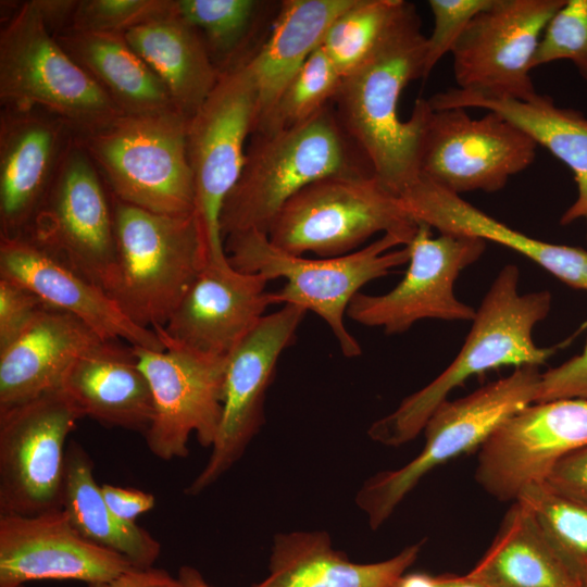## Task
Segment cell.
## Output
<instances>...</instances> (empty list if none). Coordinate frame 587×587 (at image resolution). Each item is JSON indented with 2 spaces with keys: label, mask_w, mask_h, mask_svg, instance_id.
Returning <instances> with one entry per match:
<instances>
[{
  "label": "cell",
  "mask_w": 587,
  "mask_h": 587,
  "mask_svg": "<svg viewBox=\"0 0 587 587\" xmlns=\"http://www.w3.org/2000/svg\"><path fill=\"white\" fill-rule=\"evenodd\" d=\"M307 311L292 304L264 315L226 357L222 414L212 452L185 494L197 496L243 454L263 423L266 390Z\"/></svg>",
  "instance_id": "obj_16"
},
{
  "label": "cell",
  "mask_w": 587,
  "mask_h": 587,
  "mask_svg": "<svg viewBox=\"0 0 587 587\" xmlns=\"http://www.w3.org/2000/svg\"><path fill=\"white\" fill-rule=\"evenodd\" d=\"M558 399L587 400V341L579 354L541 373L535 402Z\"/></svg>",
  "instance_id": "obj_41"
},
{
  "label": "cell",
  "mask_w": 587,
  "mask_h": 587,
  "mask_svg": "<svg viewBox=\"0 0 587 587\" xmlns=\"http://www.w3.org/2000/svg\"><path fill=\"white\" fill-rule=\"evenodd\" d=\"M427 100L434 110L475 108L498 113L546 148L570 168L577 186V197L560 223L582 218L587 226V117L582 112L559 107L550 96L538 92L520 100L451 88Z\"/></svg>",
  "instance_id": "obj_24"
},
{
  "label": "cell",
  "mask_w": 587,
  "mask_h": 587,
  "mask_svg": "<svg viewBox=\"0 0 587 587\" xmlns=\"http://www.w3.org/2000/svg\"><path fill=\"white\" fill-rule=\"evenodd\" d=\"M422 542L375 563L351 562L324 530L277 534L268 575L252 587H398L416 561Z\"/></svg>",
  "instance_id": "obj_27"
},
{
  "label": "cell",
  "mask_w": 587,
  "mask_h": 587,
  "mask_svg": "<svg viewBox=\"0 0 587 587\" xmlns=\"http://www.w3.org/2000/svg\"><path fill=\"white\" fill-rule=\"evenodd\" d=\"M425 50L420 16L407 2L371 54L342 77L333 101L349 139L397 196L419 177L420 142L432 107L417 99L402 121L399 101L412 80L423 78Z\"/></svg>",
  "instance_id": "obj_1"
},
{
  "label": "cell",
  "mask_w": 587,
  "mask_h": 587,
  "mask_svg": "<svg viewBox=\"0 0 587 587\" xmlns=\"http://www.w3.org/2000/svg\"><path fill=\"white\" fill-rule=\"evenodd\" d=\"M565 0H492L469 24L451 54L459 89L525 100L544 30Z\"/></svg>",
  "instance_id": "obj_17"
},
{
  "label": "cell",
  "mask_w": 587,
  "mask_h": 587,
  "mask_svg": "<svg viewBox=\"0 0 587 587\" xmlns=\"http://www.w3.org/2000/svg\"><path fill=\"white\" fill-rule=\"evenodd\" d=\"M55 39L124 114L176 108L163 82L124 34L65 30Z\"/></svg>",
  "instance_id": "obj_31"
},
{
  "label": "cell",
  "mask_w": 587,
  "mask_h": 587,
  "mask_svg": "<svg viewBox=\"0 0 587 587\" xmlns=\"http://www.w3.org/2000/svg\"><path fill=\"white\" fill-rule=\"evenodd\" d=\"M257 0H176V13L202 36L221 74L250 57L246 48L255 32L261 8Z\"/></svg>",
  "instance_id": "obj_33"
},
{
  "label": "cell",
  "mask_w": 587,
  "mask_h": 587,
  "mask_svg": "<svg viewBox=\"0 0 587 587\" xmlns=\"http://www.w3.org/2000/svg\"><path fill=\"white\" fill-rule=\"evenodd\" d=\"M82 417L60 388L0 409V514L62 509L65 442Z\"/></svg>",
  "instance_id": "obj_12"
},
{
  "label": "cell",
  "mask_w": 587,
  "mask_h": 587,
  "mask_svg": "<svg viewBox=\"0 0 587 587\" xmlns=\"http://www.w3.org/2000/svg\"><path fill=\"white\" fill-rule=\"evenodd\" d=\"M437 587H485L480 583L469 577L466 574L457 575L446 573L436 576Z\"/></svg>",
  "instance_id": "obj_47"
},
{
  "label": "cell",
  "mask_w": 587,
  "mask_h": 587,
  "mask_svg": "<svg viewBox=\"0 0 587 587\" xmlns=\"http://www.w3.org/2000/svg\"><path fill=\"white\" fill-rule=\"evenodd\" d=\"M74 134L45 110L1 109L0 237L27 234Z\"/></svg>",
  "instance_id": "obj_21"
},
{
  "label": "cell",
  "mask_w": 587,
  "mask_h": 587,
  "mask_svg": "<svg viewBox=\"0 0 587 587\" xmlns=\"http://www.w3.org/2000/svg\"><path fill=\"white\" fill-rule=\"evenodd\" d=\"M354 0H285L265 41L246 61L258 91L253 132L308 58L322 45L332 23Z\"/></svg>",
  "instance_id": "obj_28"
},
{
  "label": "cell",
  "mask_w": 587,
  "mask_h": 587,
  "mask_svg": "<svg viewBox=\"0 0 587 587\" xmlns=\"http://www.w3.org/2000/svg\"><path fill=\"white\" fill-rule=\"evenodd\" d=\"M124 35L134 51L163 82L175 107L188 117L192 116L222 75L200 33L175 11Z\"/></svg>",
  "instance_id": "obj_30"
},
{
  "label": "cell",
  "mask_w": 587,
  "mask_h": 587,
  "mask_svg": "<svg viewBox=\"0 0 587 587\" xmlns=\"http://www.w3.org/2000/svg\"><path fill=\"white\" fill-rule=\"evenodd\" d=\"M520 271L503 266L476 310L467 337L449 366L422 389L402 400L390 414L369 428V436L385 446L398 447L415 438L436 408L473 375L501 366H539L554 348L538 347L536 324L551 308L548 290L519 292Z\"/></svg>",
  "instance_id": "obj_2"
},
{
  "label": "cell",
  "mask_w": 587,
  "mask_h": 587,
  "mask_svg": "<svg viewBox=\"0 0 587 587\" xmlns=\"http://www.w3.org/2000/svg\"><path fill=\"white\" fill-rule=\"evenodd\" d=\"M567 60L587 80V0H565L547 24L533 67Z\"/></svg>",
  "instance_id": "obj_38"
},
{
  "label": "cell",
  "mask_w": 587,
  "mask_h": 587,
  "mask_svg": "<svg viewBox=\"0 0 587 587\" xmlns=\"http://www.w3.org/2000/svg\"><path fill=\"white\" fill-rule=\"evenodd\" d=\"M411 216L440 234L490 240L534 261L567 286L587 292V251L533 238L480 211L460 195L419 176L399 196Z\"/></svg>",
  "instance_id": "obj_23"
},
{
  "label": "cell",
  "mask_w": 587,
  "mask_h": 587,
  "mask_svg": "<svg viewBox=\"0 0 587 587\" xmlns=\"http://www.w3.org/2000/svg\"><path fill=\"white\" fill-rule=\"evenodd\" d=\"M175 587H211L193 566L183 565L176 577Z\"/></svg>",
  "instance_id": "obj_46"
},
{
  "label": "cell",
  "mask_w": 587,
  "mask_h": 587,
  "mask_svg": "<svg viewBox=\"0 0 587 587\" xmlns=\"http://www.w3.org/2000/svg\"><path fill=\"white\" fill-rule=\"evenodd\" d=\"M164 350L133 347L152 395L153 414L143 434L150 452L171 461L186 458L196 434L212 447L222 414L226 357L204 354L164 342Z\"/></svg>",
  "instance_id": "obj_15"
},
{
  "label": "cell",
  "mask_w": 587,
  "mask_h": 587,
  "mask_svg": "<svg viewBox=\"0 0 587 587\" xmlns=\"http://www.w3.org/2000/svg\"><path fill=\"white\" fill-rule=\"evenodd\" d=\"M42 22L52 36L68 30L78 0H33Z\"/></svg>",
  "instance_id": "obj_45"
},
{
  "label": "cell",
  "mask_w": 587,
  "mask_h": 587,
  "mask_svg": "<svg viewBox=\"0 0 587 587\" xmlns=\"http://www.w3.org/2000/svg\"><path fill=\"white\" fill-rule=\"evenodd\" d=\"M1 109L45 110L75 134L124 113L45 26L33 0L18 4L0 32Z\"/></svg>",
  "instance_id": "obj_7"
},
{
  "label": "cell",
  "mask_w": 587,
  "mask_h": 587,
  "mask_svg": "<svg viewBox=\"0 0 587 587\" xmlns=\"http://www.w3.org/2000/svg\"><path fill=\"white\" fill-rule=\"evenodd\" d=\"M541 373L538 366L515 367L508 376L472 394L445 400L432 413L423 432L425 445L404 466L367 478L355 496L372 529L392 514L423 476L436 466L479 449L510 415L534 403Z\"/></svg>",
  "instance_id": "obj_9"
},
{
  "label": "cell",
  "mask_w": 587,
  "mask_h": 587,
  "mask_svg": "<svg viewBox=\"0 0 587 587\" xmlns=\"http://www.w3.org/2000/svg\"><path fill=\"white\" fill-rule=\"evenodd\" d=\"M175 11L176 0H78L68 30L125 34Z\"/></svg>",
  "instance_id": "obj_37"
},
{
  "label": "cell",
  "mask_w": 587,
  "mask_h": 587,
  "mask_svg": "<svg viewBox=\"0 0 587 587\" xmlns=\"http://www.w3.org/2000/svg\"><path fill=\"white\" fill-rule=\"evenodd\" d=\"M103 340L72 314L45 307L0 350V409L59 389L71 364Z\"/></svg>",
  "instance_id": "obj_25"
},
{
  "label": "cell",
  "mask_w": 587,
  "mask_h": 587,
  "mask_svg": "<svg viewBox=\"0 0 587 587\" xmlns=\"http://www.w3.org/2000/svg\"><path fill=\"white\" fill-rule=\"evenodd\" d=\"M405 4L403 0H354L332 23L321 47L342 77L371 54Z\"/></svg>",
  "instance_id": "obj_34"
},
{
  "label": "cell",
  "mask_w": 587,
  "mask_h": 587,
  "mask_svg": "<svg viewBox=\"0 0 587 587\" xmlns=\"http://www.w3.org/2000/svg\"><path fill=\"white\" fill-rule=\"evenodd\" d=\"M105 292L116 259L111 192L75 134L27 234Z\"/></svg>",
  "instance_id": "obj_11"
},
{
  "label": "cell",
  "mask_w": 587,
  "mask_h": 587,
  "mask_svg": "<svg viewBox=\"0 0 587 587\" xmlns=\"http://www.w3.org/2000/svg\"><path fill=\"white\" fill-rule=\"evenodd\" d=\"M132 566L123 555L82 536L62 509L0 514V587H22L38 579L92 584Z\"/></svg>",
  "instance_id": "obj_20"
},
{
  "label": "cell",
  "mask_w": 587,
  "mask_h": 587,
  "mask_svg": "<svg viewBox=\"0 0 587 587\" xmlns=\"http://www.w3.org/2000/svg\"><path fill=\"white\" fill-rule=\"evenodd\" d=\"M60 389L83 417L143 434L150 425L152 395L132 346L103 340L90 348L67 369Z\"/></svg>",
  "instance_id": "obj_26"
},
{
  "label": "cell",
  "mask_w": 587,
  "mask_h": 587,
  "mask_svg": "<svg viewBox=\"0 0 587 587\" xmlns=\"http://www.w3.org/2000/svg\"><path fill=\"white\" fill-rule=\"evenodd\" d=\"M492 0H429L434 27L426 37L423 79L427 78L437 63L451 53L455 43L472 20Z\"/></svg>",
  "instance_id": "obj_39"
},
{
  "label": "cell",
  "mask_w": 587,
  "mask_h": 587,
  "mask_svg": "<svg viewBox=\"0 0 587 587\" xmlns=\"http://www.w3.org/2000/svg\"><path fill=\"white\" fill-rule=\"evenodd\" d=\"M341 80L340 73L319 47L290 79L255 132L284 129L310 120L333 103Z\"/></svg>",
  "instance_id": "obj_36"
},
{
  "label": "cell",
  "mask_w": 587,
  "mask_h": 587,
  "mask_svg": "<svg viewBox=\"0 0 587 587\" xmlns=\"http://www.w3.org/2000/svg\"><path fill=\"white\" fill-rule=\"evenodd\" d=\"M101 491L112 513L127 523H136L135 520L140 514L148 512L155 504L152 494L139 489L103 484Z\"/></svg>",
  "instance_id": "obj_43"
},
{
  "label": "cell",
  "mask_w": 587,
  "mask_h": 587,
  "mask_svg": "<svg viewBox=\"0 0 587 587\" xmlns=\"http://www.w3.org/2000/svg\"><path fill=\"white\" fill-rule=\"evenodd\" d=\"M22 587H24V586H22Z\"/></svg>",
  "instance_id": "obj_49"
},
{
  "label": "cell",
  "mask_w": 587,
  "mask_h": 587,
  "mask_svg": "<svg viewBox=\"0 0 587 587\" xmlns=\"http://www.w3.org/2000/svg\"><path fill=\"white\" fill-rule=\"evenodd\" d=\"M268 282L235 268L229 260L204 263L166 324L154 330L163 345L227 357L272 304Z\"/></svg>",
  "instance_id": "obj_19"
},
{
  "label": "cell",
  "mask_w": 587,
  "mask_h": 587,
  "mask_svg": "<svg viewBox=\"0 0 587 587\" xmlns=\"http://www.w3.org/2000/svg\"><path fill=\"white\" fill-rule=\"evenodd\" d=\"M111 197L116 259L107 292L135 324L163 327L204 265L196 218Z\"/></svg>",
  "instance_id": "obj_5"
},
{
  "label": "cell",
  "mask_w": 587,
  "mask_h": 587,
  "mask_svg": "<svg viewBox=\"0 0 587 587\" xmlns=\"http://www.w3.org/2000/svg\"><path fill=\"white\" fill-rule=\"evenodd\" d=\"M432 227L419 222L408 245L409 266L390 291L372 296L359 292L347 315L357 323L380 327L386 334L408 330L425 319L473 321L476 310L454 295L460 273L486 250V240L471 235L442 233L432 237Z\"/></svg>",
  "instance_id": "obj_14"
},
{
  "label": "cell",
  "mask_w": 587,
  "mask_h": 587,
  "mask_svg": "<svg viewBox=\"0 0 587 587\" xmlns=\"http://www.w3.org/2000/svg\"><path fill=\"white\" fill-rule=\"evenodd\" d=\"M417 226L400 197L373 173H350L324 177L297 192L267 237L295 255L333 258L358 250L377 233L396 235L408 246Z\"/></svg>",
  "instance_id": "obj_8"
},
{
  "label": "cell",
  "mask_w": 587,
  "mask_h": 587,
  "mask_svg": "<svg viewBox=\"0 0 587 587\" xmlns=\"http://www.w3.org/2000/svg\"><path fill=\"white\" fill-rule=\"evenodd\" d=\"M536 149L526 133L498 113L474 118L467 109L432 108L420 142L419 176L458 195L494 192L534 162Z\"/></svg>",
  "instance_id": "obj_13"
},
{
  "label": "cell",
  "mask_w": 587,
  "mask_h": 587,
  "mask_svg": "<svg viewBox=\"0 0 587 587\" xmlns=\"http://www.w3.org/2000/svg\"><path fill=\"white\" fill-rule=\"evenodd\" d=\"M176 577L162 569L135 567L103 582L88 584V587H175Z\"/></svg>",
  "instance_id": "obj_44"
},
{
  "label": "cell",
  "mask_w": 587,
  "mask_h": 587,
  "mask_svg": "<svg viewBox=\"0 0 587 587\" xmlns=\"http://www.w3.org/2000/svg\"><path fill=\"white\" fill-rule=\"evenodd\" d=\"M485 587H583L533 512L515 500L487 551L466 573Z\"/></svg>",
  "instance_id": "obj_29"
},
{
  "label": "cell",
  "mask_w": 587,
  "mask_h": 587,
  "mask_svg": "<svg viewBox=\"0 0 587 587\" xmlns=\"http://www.w3.org/2000/svg\"><path fill=\"white\" fill-rule=\"evenodd\" d=\"M224 243L235 268L270 280L284 278L286 284L270 292L272 304H292L314 312L329 326L348 358L362 353L344 321L351 300L369 282L386 276L410 258L405 242L392 234H384L348 254L319 259L288 253L257 230L229 235Z\"/></svg>",
  "instance_id": "obj_4"
},
{
  "label": "cell",
  "mask_w": 587,
  "mask_h": 587,
  "mask_svg": "<svg viewBox=\"0 0 587 587\" xmlns=\"http://www.w3.org/2000/svg\"><path fill=\"white\" fill-rule=\"evenodd\" d=\"M544 483L554 492L587 504V445L560 459Z\"/></svg>",
  "instance_id": "obj_42"
},
{
  "label": "cell",
  "mask_w": 587,
  "mask_h": 587,
  "mask_svg": "<svg viewBox=\"0 0 587 587\" xmlns=\"http://www.w3.org/2000/svg\"><path fill=\"white\" fill-rule=\"evenodd\" d=\"M248 143L241 174L221 214L224 240L249 230L267 235L284 204L319 179L373 173L342 129L333 103L292 127L254 132Z\"/></svg>",
  "instance_id": "obj_3"
},
{
  "label": "cell",
  "mask_w": 587,
  "mask_h": 587,
  "mask_svg": "<svg viewBox=\"0 0 587 587\" xmlns=\"http://www.w3.org/2000/svg\"><path fill=\"white\" fill-rule=\"evenodd\" d=\"M398 587H437L436 576H430L425 573L404 575Z\"/></svg>",
  "instance_id": "obj_48"
},
{
  "label": "cell",
  "mask_w": 587,
  "mask_h": 587,
  "mask_svg": "<svg viewBox=\"0 0 587 587\" xmlns=\"http://www.w3.org/2000/svg\"><path fill=\"white\" fill-rule=\"evenodd\" d=\"M258 115V91L247 63L224 72L215 88L189 117L187 155L193 183L196 218L204 263H225L221 232L224 202L245 163L247 140Z\"/></svg>",
  "instance_id": "obj_10"
},
{
  "label": "cell",
  "mask_w": 587,
  "mask_h": 587,
  "mask_svg": "<svg viewBox=\"0 0 587 587\" xmlns=\"http://www.w3.org/2000/svg\"><path fill=\"white\" fill-rule=\"evenodd\" d=\"M516 500L528 507L566 565L587 587V504L554 492L545 483L529 485Z\"/></svg>",
  "instance_id": "obj_35"
},
{
  "label": "cell",
  "mask_w": 587,
  "mask_h": 587,
  "mask_svg": "<svg viewBox=\"0 0 587 587\" xmlns=\"http://www.w3.org/2000/svg\"><path fill=\"white\" fill-rule=\"evenodd\" d=\"M62 510L89 541L114 551L135 567H151L161 545L145 528L116 517L96 483L89 454L77 441L66 447Z\"/></svg>",
  "instance_id": "obj_32"
},
{
  "label": "cell",
  "mask_w": 587,
  "mask_h": 587,
  "mask_svg": "<svg viewBox=\"0 0 587 587\" xmlns=\"http://www.w3.org/2000/svg\"><path fill=\"white\" fill-rule=\"evenodd\" d=\"M45 307L29 289L0 277V350L14 341Z\"/></svg>",
  "instance_id": "obj_40"
},
{
  "label": "cell",
  "mask_w": 587,
  "mask_h": 587,
  "mask_svg": "<svg viewBox=\"0 0 587 587\" xmlns=\"http://www.w3.org/2000/svg\"><path fill=\"white\" fill-rule=\"evenodd\" d=\"M0 277L29 289L48 307L77 317L104 340L165 349L154 329L135 324L100 286L27 237H0Z\"/></svg>",
  "instance_id": "obj_22"
},
{
  "label": "cell",
  "mask_w": 587,
  "mask_h": 587,
  "mask_svg": "<svg viewBox=\"0 0 587 587\" xmlns=\"http://www.w3.org/2000/svg\"><path fill=\"white\" fill-rule=\"evenodd\" d=\"M189 117L173 108L123 114L107 126L75 134L112 196L166 215L193 213V183L187 155Z\"/></svg>",
  "instance_id": "obj_6"
},
{
  "label": "cell",
  "mask_w": 587,
  "mask_h": 587,
  "mask_svg": "<svg viewBox=\"0 0 587 587\" xmlns=\"http://www.w3.org/2000/svg\"><path fill=\"white\" fill-rule=\"evenodd\" d=\"M587 445V400L530 403L505 419L478 449L475 479L491 497L515 501L554 464Z\"/></svg>",
  "instance_id": "obj_18"
}]
</instances>
